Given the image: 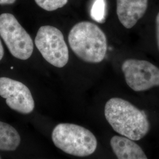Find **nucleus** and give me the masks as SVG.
Masks as SVG:
<instances>
[{"label":"nucleus","instance_id":"obj_1","mask_svg":"<svg viewBox=\"0 0 159 159\" xmlns=\"http://www.w3.org/2000/svg\"><path fill=\"white\" fill-rule=\"evenodd\" d=\"M104 115L114 130L132 140H140L150 130L144 111L120 98H111L106 102Z\"/></svg>","mask_w":159,"mask_h":159},{"label":"nucleus","instance_id":"obj_2","mask_svg":"<svg viewBox=\"0 0 159 159\" xmlns=\"http://www.w3.org/2000/svg\"><path fill=\"white\" fill-rule=\"evenodd\" d=\"M68 40L74 54L86 63H100L104 59L107 38L96 24L89 21L76 24L69 33Z\"/></svg>","mask_w":159,"mask_h":159},{"label":"nucleus","instance_id":"obj_3","mask_svg":"<svg viewBox=\"0 0 159 159\" xmlns=\"http://www.w3.org/2000/svg\"><path fill=\"white\" fill-rule=\"evenodd\" d=\"M52 140L57 148L66 153L86 157L93 153L97 147V141L91 131L80 125L60 123L53 129Z\"/></svg>","mask_w":159,"mask_h":159},{"label":"nucleus","instance_id":"obj_4","mask_svg":"<svg viewBox=\"0 0 159 159\" xmlns=\"http://www.w3.org/2000/svg\"><path fill=\"white\" fill-rule=\"evenodd\" d=\"M0 35L12 55L25 60L33 52V42L16 17L8 13L0 15Z\"/></svg>","mask_w":159,"mask_h":159},{"label":"nucleus","instance_id":"obj_5","mask_svg":"<svg viewBox=\"0 0 159 159\" xmlns=\"http://www.w3.org/2000/svg\"><path fill=\"white\" fill-rule=\"evenodd\" d=\"M35 44L42 56L51 65L62 68L68 61L69 52L63 33L51 25L41 27Z\"/></svg>","mask_w":159,"mask_h":159},{"label":"nucleus","instance_id":"obj_6","mask_svg":"<svg viewBox=\"0 0 159 159\" xmlns=\"http://www.w3.org/2000/svg\"><path fill=\"white\" fill-rule=\"evenodd\" d=\"M121 70L127 84L134 91L159 86V68L148 61L128 59L122 64Z\"/></svg>","mask_w":159,"mask_h":159},{"label":"nucleus","instance_id":"obj_7","mask_svg":"<svg viewBox=\"0 0 159 159\" xmlns=\"http://www.w3.org/2000/svg\"><path fill=\"white\" fill-rule=\"evenodd\" d=\"M0 96L12 110L20 113L28 114L34 110V99L29 88L22 83L7 78L0 77Z\"/></svg>","mask_w":159,"mask_h":159},{"label":"nucleus","instance_id":"obj_8","mask_svg":"<svg viewBox=\"0 0 159 159\" xmlns=\"http://www.w3.org/2000/svg\"><path fill=\"white\" fill-rule=\"evenodd\" d=\"M148 0H117V14L127 29L134 27L148 9Z\"/></svg>","mask_w":159,"mask_h":159},{"label":"nucleus","instance_id":"obj_9","mask_svg":"<svg viewBox=\"0 0 159 159\" xmlns=\"http://www.w3.org/2000/svg\"><path fill=\"white\" fill-rule=\"evenodd\" d=\"M110 145L117 159H148L140 146L125 137L114 136Z\"/></svg>","mask_w":159,"mask_h":159},{"label":"nucleus","instance_id":"obj_10","mask_svg":"<svg viewBox=\"0 0 159 159\" xmlns=\"http://www.w3.org/2000/svg\"><path fill=\"white\" fill-rule=\"evenodd\" d=\"M21 142V137L12 125L0 121V150L14 151Z\"/></svg>","mask_w":159,"mask_h":159},{"label":"nucleus","instance_id":"obj_11","mask_svg":"<svg viewBox=\"0 0 159 159\" xmlns=\"http://www.w3.org/2000/svg\"><path fill=\"white\" fill-rule=\"evenodd\" d=\"M106 0H94L90 11L91 18L98 23H104L106 17Z\"/></svg>","mask_w":159,"mask_h":159},{"label":"nucleus","instance_id":"obj_12","mask_svg":"<svg viewBox=\"0 0 159 159\" xmlns=\"http://www.w3.org/2000/svg\"><path fill=\"white\" fill-rule=\"evenodd\" d=\"M41 8L48 11L56 10L67 4L68 0H35Z\"/></svg>","mask_w":159,"mask_h":159},{"label":"nucleus","instance_id":"obj_13","mask_svg":"<svg viewBox=\"0 0 159 159\" xmlns=\"http://www.w3.org/2000/svg\"><path fill=\"white\" fill-rule=\"evenodd\" d=\"M156 39L157 43L159 50V12L156 16Z\"/></svg>","mask_w":159,"mask_h":159},{"label":"nucleus","instance_id":"obj_14","mask_svg":"<svg viewBox=\"0 0 159 159\" xmlns=\"http://www.w3.org/2000/svg\"><path fill=\"white\" fill-rule=\"evenodd\" d=\"M16 0H0V5L12 4L15 2Z\"/></svg>","mask_w":159,"mask_h":159},{"label":"nucleus","instance_id":"obj_15","mask_svg":"<svg viewBox=\"0 0 159 159\" xmlns=\"http://www.w3.org/2000/svg\"><path fill=\"white\" fill-rule=\"evenodd\" d=\"M4 48L2 44V43L0 40V61L2 60V58H3L4 56Z\"/></svg>","mask_w":159,"mask_h":159},{"label":"nucleus","instance_id":"obj_16","mask_svg":"<svg viewBox=\"0 0 159 159\" xmlns=\"http://www.w3.org/2000/svg\"><path fill=\"white\" fill-rule=\"evenodd\" d=\"M0 159H1V157H0Z\"/></svg>","mask_w":159,"mask_h":159}]
</instances>
